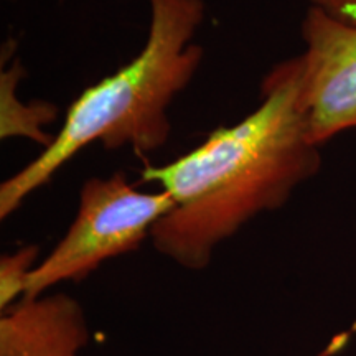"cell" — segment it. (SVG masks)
<instances>
[{
    "instance_id": "8",
    "label": "cell",
    "mask_w": 356,
    "mask_h": 356,
    "mask_svg": "<svg viewBox=\"0 0 356 356\" xmlns=\"http://www.w3.org/2000/svg\"><path fill=\"white\" fill-rule=\"evenodd\" d=\"M309 3L322 8L333 19L356 26V0H309Z\"/></svg>"
},
{
    "instance_id": "5",
    "label": "cell",
    "mask_w": 356,
    "mask_h": 356,
    "mask_svg": "<svg viewBox=\"0 0 356 356\" xmlns=\"http://www.w3.org/2000/svg\"><path fill=\"white\" fill-rule=\"evenodd\" d=\"M89 341L84 309L65 292L22 299L0 317V356H79Z\"/></svg>"
},
{
    "instance_id": "1",
    "label": "cell",
    "mask_w": 356,
    "mask_h": 356,
    "mask_svg": "<svg viewBox=\"0 0 356 356\" xmlns=\"http://www.w3.org/2000/svg\"><path fill=\"white\" fill-rule=\"evenodd\" d=\"M300 56L280 61L261 84L262 101L248 118L218 127L165 165L145 167L142 180L170 195L173 208L150 231L160 254L202 270L213 252L252 218L282 208L320 170L300 104Z\"/></svg>"
},
{
    "instance_id": "7",
    "label": "cell",
    "mask_w": 356,
    "mask_h": 356,
    "mask_svg": "<svg viewBox=\"0 0 356 356\" xmlns=\"http://www.w3.org/2000/svg\"><path fill=\"white\" fill-rule=\"evenodd\" d=\"M40 248L29 244L0 259V310L10 309L25 297L26 284L38 264Z\"/></svg>"
},
{
    "instance_id": "3",
    "label": "cell",
    "mask_w": 356,
    "mask_h": 356,
    "mask_svg": "<svg viewBox=\"0 0 356 356\" xmlns=\"http://www.w3.org/2000/svg\"><path fill=\"white\" fill-rule=\"evenodd\" d=\"M172 208L173 200L165 191L137 190L121 172L89 178L79 191L76 216L33 269L24 299L44 296L61 282H79L106 261L139 249Z\"/></svg>"
},
{
    "instance_id": "2",
    "label": "cell",
    "mask_w": 356,
    "mask_h": 356,
    "mask_svg": "<svg viewBox=\"0 0 356 356\" xmlns=\"http://www.w3.org/2000/svg\"><path fill=\"white\" fill-rule=\"evenodd\" d=\"M149 33L142 51L121 70L84 89L66 111L58 136L33 162L0 185V218L6 220L33 191L78 155L101 142L137 155L155 152L170 139L168 109L191 83L203 60L193 43L204 22V0H147Z\"/></svg>"
},
{
    "instance_id": "6",
    "label": "cell",
    "mask_w": 356,
    "mask_h": 356,
    "mask_svg": "<svg viewBox=\"0 0 356 356\" xmlns=\"http://www.w3.org/2000/svg\"><path fill=\"white\" fill-rule=\"evenodd\" d=\"M25 76L20 61H13L0 74V137H25L47 149L55 137L43 131L44 124L58 119V108L48 101H33L25 104L17 95V88Z\"/></svg>"
},
{
    "instance_id": "4",
    "label": "cell",
    "mask_w": 356,
    "mask_h": 356,
    "mask_svg": "<svg viewBox=\"0 0 356 356\" xmlns=\"http://www.w3.org/2000/svg\"><path fill=\"white\" fill-rule=\"evenodd\" d=\"M300 32V104L310 140L322 147L356 129V26L310 6Z\"/></svg>"
}]
</instances>
